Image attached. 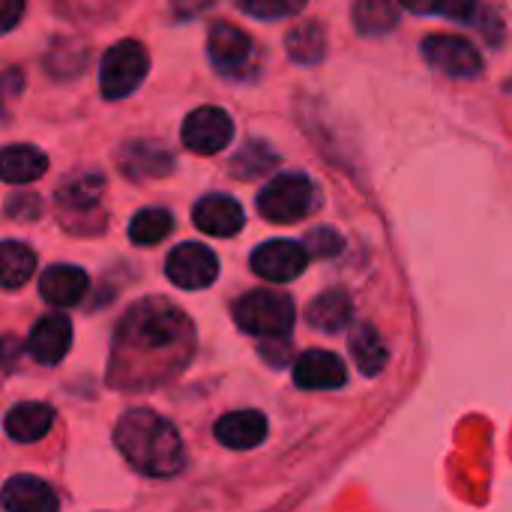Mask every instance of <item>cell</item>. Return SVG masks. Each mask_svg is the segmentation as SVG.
I'll use <instances>...</instances> for the list:
<instances>
[{
    "mask_svg": "<svg viewBox=\"0 0 512 512\" xmlns=\"http://www.w3.org/2000/svg\"><path fill=\"white\" fill-rule=\"evenodd\" d=\"M285 51L291 54L294 63L300 66H312V63H321L324 54H327V36H324V27L318 21H306L300 27H294L285 39Z\"/></svg>",
    "mask_w": 512,
    "mask_h": 512,
    "instance_id": "cell-22",
    "label": "cell"
},
{
    "mask_svg": "<svg viewBox=\"0 0 512 512\" xmlns=\"http://www.w3.org/2000/svg\"><path fill=\"white\" fill-rule=\"evenodd\" d=\"M234 321L249 336L285 339L294 330L297 309H294V300L288 294H279V291H249L237 303Z\"/></svg>",
    "mask_w": 512,
    "mask_h": 512,
    "instance_id": "cell-3",
    "label": "cell"
},
{
    "mask_svg": "<svg viewBox=\"0 0 512 512\" xmlns=\"http://www.w3.org/2000/svg\"><path fill=\"white\" fill-rule=\"evenodd\" d=\"M72 345V321L60 312L45 315L33 324L27 336V354L42 366H57Z\"/></svg>",
    "mask_w": 512,
    "mask_h": 512,
    "instance_id": "cell-11",
    "label": "cell"
},
{
    "mask_svg": "<svg viewBox=\"0 0 512 512\" xmlns=\"http://www.w3.org/2000/svg\"><path fill=\"white\" fill-rule=\"evenodd\" d=\"M276 162H279V156H276L267 144L249 141V144L243 147V153L231 159V171L240 174L243 180H252V177H261L264 171H270Z\"/></svg>",
    "mask_w": 512,
    "mask_h": 512,
    "instance_id": "cell-28",
    "label": "cell"
},
{
    "mask_svg": "<svg viewBox=\"0 0 512 512\" xmlns=\"http://www.w3.org/2000/svg\"><path fill=\"white\" fill-rule=\"evenodd\" d=\"M354 318V303L348 297V291L336 288V291H324L312 306H309V324L327 336L345 330Z\"/></svg>",
    "mask_w": 512,
    "mask_h": 512,
    "instance_id": "cell-20",
    "label": "cell"
},
{
    "mask_svg": "<svg viewBox=\"0 0 512 512\" xmlns=\"http://www.w3.org/2000/svg\"><path fill=\"white\" fill-rule=\"evenodd\" d=\"M36 270V255L30 246L18 243V240H6L0 246V282L6 291L21 288Z\"/></svg>",
    "mask_w": 512,
    "mask_h": 512,
    "instance_id": "cell-23",
    "label": "cell"
},
{
    "mask_svg": "<svg viewBox=\"0 0 512 512\" xmlns=\"http://www.w3.org/2000/svg\"><path fill=\"white\" fill-rule=\"evenodd\" d=\"M54 408L42 405V402H21L15 408H9L3 429L15 444H36L42 441L51 429H54Z\"/></svg>",
    "mask_w": 512,
    "mask_h": 512,
    "instance_id": "cell-17",
    "label": "cell"
},
{
    "mask_svg": "<svg viewBox=\"0 0 512 512\" xmlns=\"http://www.w3.org/2000/svg\"><path fill=\"white\" fill-rule=\"evenodd\" d=\"M237 6L255 18H267V21H276V18H288V15H297L306 0H237Z\"/></svg>",
    "mask_w": 512,
    "mask_h": 512,
    "instance_id": "cell-29",
    "label": "cell"
},
{
    "mask_svg": "<svg viewBox=\"0 0 512 512\" xmlns=\"http://www.w3.org/2000/svg\"><path fill=\"white\" fill-rule=\"evenodd\" d=\"M348 381L345 363L330 351H306L294 363V384L303 390H339Z\"/></svg>",
    "mask_w": 512,
    "mask_h": 512,
    "instance_id": "cell-13",
    "label": "cell"
},
{
    "mask_svg": "<svg viewBox=\"0 0 512 512\" xmlns=\"http://www.w3.org/2000/svg\"><path fill=\"white\" fill-rule=\"evenodd\" d=\"M102 192H105V177L99 171H78L57 186V201L63 207H93L99 204Z\"/></svg>",
    "mask_w": 512,
    "mask_h": 512,
    "instance_id": "cell-24",
    "label": "cell"
},
{
    "mask_svg": "<svg viewBox=\"0 0 512 512\" xmlns=\"http://www.w3.org/2000/svg\"><path fill=\"white\" fill-rule=\"evenodd\" d=\"M180 138L192 153H201V156L222 153L234 141V120L228 111H222L216 105H204V108H195L183 120Z\"/></svg>",
    "mask_w": 512,
    "mask_h": 512,
    "instance_id": "cell-7",
    "label": "cell"
},
{
    "mask_svg": "<svg viewBox=\"0 0 512 512\" xmlns=\"http://www.w3.org/2000/svg\"><path fill=\"white\" fill-rule=\"evenodd\" d=\"M0 9H3V21H0V30L9 33L18 18L24 15V0H0Z\"/></svg>",
    "mask_w": 512,
    "mask_h": 512,
    "instance_id": "cell-31",
    "label": "cell"
},
{
    "mask_svg": "<svg viewBox=\"0 0 512 512\" xmlns=\"http://www.w3.org/2000/svg\"><path fill=\"white\" fill-rule=\"evenodd\" d=\"M351 357L357 360V366H360L363 375L375 378V375L387 366V357H390V354H387V348H384L381 333H378L372 324L360 321V324L351 330Z\"/></svg>",
    "mask_w": 512,
    "mask_h": 512,
    "instance_id": "cell-21",
    "label": "cell"
},
{
    "mask_svg": "<svg viewBox=\"0 0 512 512\" xmlns=\"http://www.w3.org/2000/svg\"><path fill=\"white\" fill-rule=\"evenodd\" d=\"M423 57L429 66L450 78H474L483 72V57L477 45L465 36H450V33H435L423 39Z\"/></svg>",
    "mask_w": 512,
    "mask_h": 512,
    "instance_id": "cell-8",
    "label": "cell"
},
{
    "mask_svg": "<svg viewBox=\"0 0 512 512\" xmlns=\"http://www.w3.org/2000/svg\"><path fill=\"white\" fill-rule=\"evenodd\" d=\"M351 18L363 36H381L399 24V9L393 6V0H357Z\"/></svg>",
    "mask_w": 512,
    "mask_h": 512,
    "instance_id": "cell-25",
    "label": "cell"
},
{
    "mask_svg": "<svg viewBox=\"0 0 512 512\" xmlns=\"http://www.w3.org/2000/svg\"><path fill=\"white\" fill-rule=\"evenodd\" d=\"M315 186L306 174H279L258 195V213L273 225H294L315 210Z\"/></svg>",
    "mask_w": 512,
    "mask_h": 512,
    "instance_id": "cell-4",
    "label": "cell"
},
{
    "mask_svg": "<svg viewBox=\"0 0 512 512\" xmlns=\"http://www.w3.org/2000/svg\"><path fill=\"white\" fill-rule=\"evenodd\" d=\"M189 339H192L189 318L177 306L156 297L135 303L117 330V345L135 351H168V348L189 345Z\"/></svg>",
    "mask_w": 512,
    "mask_h": 512,
    "instance_id": "cell-2",
    "label": "cell"
},
{
    "mask_svg": "<svg viewBox=\"0 0 512 512\" xmlns=\"http://www.w3.org/2000/svg\"><path fill=\"white\" fill-rule=\"evenodd\" d=\"M171 228H174V219H171L168 210L147 207V210H141V213L132 216V222H129V240L138 243V246H156V243H162L171 234Z\"/></svg>",
    "mask_w": 512,
    "mask_h": 512,
    "instance_id": "cell-26",
    "label": "cell"
},
{
    "mask_svg": "<svg viewBox=\"0 0 512 512\" xmlns=\"http://www.w3.org/2000/svg\"><path fill=\"white\" fill-rule=\"evenodd\" d=\"M6 183H33L48 171V156L33 144H9L0 156Z\"/></svg>",
    "mask_w": 512,
    "mask_h": 512,
    "instance_id": "cell-19",
    "label": "cell"
},
{
    "mask_svg": "<svg viewBox=\"0 0 512 512\" xmlns=\"http://www.w3.org/2000/svg\"><path fill=\"white\" fill-rule=\"evenodd\" d=\"M267 429L270 426L261 411H231L216 423L213 435L228 450H255L264 444Z\"/></svg>",
    "mask_w": 512,
    "mask_h": 512,
    "instance_id": "cell-16",
    "label": "cell"
},
{
    "mask_svg": "<svg viewBox=\"0 0 512 512\" xmlns=\"http://www.w3.org/2000/svg\"><path fill=\"white\" fill-rule=\"evenodd\" d=\"M165 276L183 291H204L219 276V258L201 243H180L165 261Z\"/></svg>",
    "mask_w": 512,
    "mask_h": 512,
    "instance_id": "cell-9",
    "label": "cell"
},
{
    "mask_svg": "<svg viewBox=\"0 0 512 512\" xmlns=\"http://www.w3.org/2000/svg\"><path fill=\"white\" fill-rule=\"evenodd\" d=\"M309 264V249L294 240H270L252 252V270L267 282H291Z\"/></svg>",
    "mask_w": 512,
    "mask_h": 512,
    "instance_id": "cell-10",
    "label": "cell"
},
{
    "mask_svg": "<svg viewBox=\"0 0 512 512\" xmlns=\"http://www.w3.org/2000/svg\"><path fill=\"white\" fill-rule=\"evenodd\" d=\"M192 222L210 237H234L243 228L246 213L237 198L219 192V195H204L192 207Z\"/></svg>",
    "mask_w": 512,
    "mask_h": 512,
    "instance_id": "cell-12",
    "label": "cell"
},
{
    "mask_svg": "<svg viewBox=\"0 0 512 512\" xmlns=\"http://www.w3.org/2000/svg\"><path fill=\"white\" fill-rule=\"evenodd\" d=\"M207 54H210V63L219 75L225 78H246L252 72V60H255V45L252 39L246 36V30L228 24V21H219L210 27V36H207Z\"/></svg>",
    "mask_w": 512,
    "mask_h": 512,
    "instance_id": "cell-6",
    "label": "cell"
},
{
    "mask_svg": "<svg viewBox=\"0 0 512 512\" xmlns=\"http://www.w3.org/2000/svg\"><path fill=\"white\" fill-rule=\"evenodd\" d=\"M150 72L147 48L135 39H123L111 45L99 63V87L105 99H123L141 87Z\"/></svg>",
    "mask_w": 512,
    "mask_h": 512,
    "instance_id": "cell-5",
    "label": "cell"
},
{
    "mask_svg": "<svg viewBox=\"0 0 512 512\" xmlns=\"http://www.w3.org/2000/svg\"><path fill=\"white\" fill-rule=\"evenodd\" d=\"M90 288V279L81 267H72V264H51L42 276H39V294L45 303L57 306V309H66V306H75L84 300Z\"/></svg>",
    "mask_w": 512,
    "mask_h": 512,
    "instance_id": "cell-15",
    "label": "cell"
},
{
    "mask_svg": "<svg viewBox=\"0 0 512 512\" xmlns=\"http://www.w3.org/2000/svg\"><path fill=\"white\" fill-rule=\"evenodd\" d=\"M117 165L132 180H156V177H165L174 168V156H171L168 147H162L156 141H129L120 150Z\"/></svg>",
    "mask_w": 512,
    "mask_h": 512,
    "instance_id": "cell-14",
    "label": "cell"
},
{
    "mask_svg": "<svg viewBox=\"0 0 512 512\" xmlns=\"http://www.w3.org/2000/svg\"><path fill=\"white\" fill-rule=\"evenodd\" d=\"M3 507L9 512H54L60 501L45 480L18 474L3 486Z\"/></svg>",
    "mask_w": 512,
    "mask_h": 512,
    "instance_id": "cell-18",
    "label": "cell"
},
{
    "mask_svg": "<svg viewBox=\"0 0 512 512\" xmlns=\"http://www.w3.org/2000/svg\"><path fill=\"white\" fill-rule=\"evenodd\" d=\"M303 246H306L312 255H318V258H333V255L342 252L345 240H342V234H336L333 228H315V231H309V234L303 237Z\"/></svg>",
    "mask_w": 512,
    "mask_h": 512,
    "instance_id": "cell-30",
    "label": "cell"
},
{
    "mask_svg": "<svg viewBox=\"0 0 512 512\" xmlns=\"http://www.w3.org/2000/svg\"><path fill=\"white\" fill-rule=\"evenodd\" d=\"M399 3L417 15H447L459 21H477L483 0H399Z\"/></svg>",
    "mask_w": 512,
    "mask_h": 512,
    "instance_id": "cell-27",
    "label": "cell"
},
{
    "mask_svg": "<svg viewBox=\"0 0 512 512\" xmlns=\"http://www.w3.org/2000/svg\"><path fill=\"white\" fill-rule=\"evenodd\" d=\"M114 447L120 456L144 477H174L186 465V450L180 432L156 411L135 408L114 426Z\"/></svg>",
    "mask_w": 512,
    "mask_h": 512,
    "instance_id": "cell-1",
    "label": "cell"
}]
</instances>
